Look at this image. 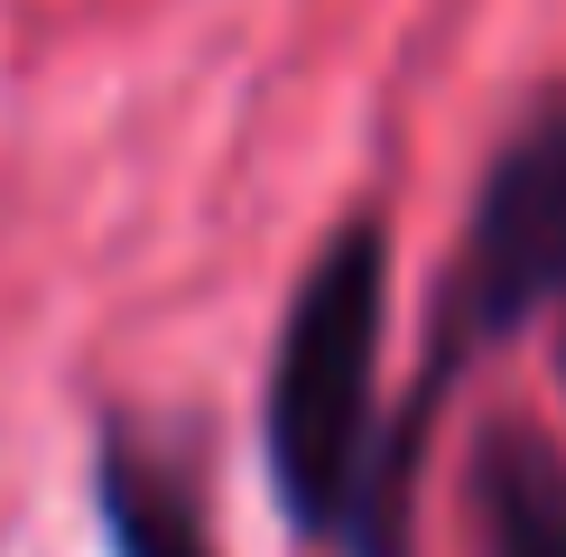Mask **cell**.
Here are the masks:
<instances>
[{
	"label": "cell",
	"mask_w": 566,
	"mask_h": 557,
	"mask_svg": "<svg viewBox=\"0 0 566 557\" xmlns=\"http://www.w3.org/2000/svg\"><path fill=\"white\" fill-rule=\"evenodd\" d=\"M483 521L492 557H566V464L538 437L511 428L483 464Z\"/></svg>",
	"instance_id": "cell-3"
},
{
	"label": "cell",
	"mask_w": 566,
	"mask_h": 557,
	"mask_svg": "<svg viewBox=\"0 0 566 557\" xmlns=\"http://www.w3.org/2000/svg\"><path fill=\"white\" fill-rule=\"evenodd\" d=\"M455 297H464V325H492V335L566 297V122H538L492 168Z\"/></svg>",
	"instance_id": "cell-2"
},
{
	"label": "cell",
	"mask_w": 566,
	"mask_h": 557,
	"mask_svg": "<svg viewBox=\"0 0 566 557\" xmlns=\"http://www.w3.org/2000/svg\"><path fill=\"white\" fill-rule=\"evenodd\" d=\"M103 511H112V548L122 557H214L205 548V521L186 511V493L158 474V464L122 455V446H112V464H103Z\"/></svg>",
	"instance_id": "cell-4"
},
{
	"label": "cell",
	"mask_w": 566,
	"mask_h": 557,
	"mask_svg": "<svg viewBox=\"0 0 566 557\" xmlns=\"http://www.w3.org/2000/svg\"><path fill=\"white\" fill-rule=\"evenodd\" d=\"M371 371H381V232L353 223L316 251L289 325H279L270 381V464L297 521L344 529L371 446Z\"/></svg>",
	"instance_id": "cell-1"
}]
</instances>
